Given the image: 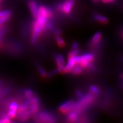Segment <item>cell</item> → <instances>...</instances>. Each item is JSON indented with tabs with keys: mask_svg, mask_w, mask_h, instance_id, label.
Here are the masks:
<instances>
[{
	"mask_svg": "<svg viewBox=\"0 0 123 123\" xmlns=\"http://www.w3.org/2000/svg\"><path fill=\"white\" fill-rule=\"evenodd\" d=\"M47 19L48 18L46 17L38 14L36 20L34 22L32 28V34L31 37V42L33 44L36 43L40 35L45 30Z\"/></svg>",
	"mask_w": 123,
	"mask_h": 123,
	"instance_id": "obj_1",
	"label": "cell"
},
{
	"mask_svg": "<svg viewBox=\"0 0 123 123\" xmlns=\"http://www.w3.org/2000/svg\"><path fill=\"white\" fill-rule=\"evenodd\" d=\"M96 99V96L92 93L91 92L84 94L83 96L79 101L75 102L73 111H75L78 112H81L83 110H85L86 107L92 104Z\"/></svg>",
	"mask_w": 123,
	"mask_h": 123,
	"instance_id": "obj_2",
	"label": "cell"
},
{
	"mask_svg": "<svg viewBox=\"0 0 123 123\" xmlns=\"http://www.w3.org/2000/svg\"><path fill=\"white\" fill-rule=\"evenodd\" d=\"M34 119L38 123H54L55 118L53 115L48 112L43 111L38 113H35Z\"/></svg>",
	"mask_w": 123,
	"mask_h": 123,
	"instance_id": "obj_3",
	"label": "cell"
},
{
	"mask_svg": "<svg viewBox=\"0 0 123 123\" xmlns=\"http://www.w3.org/2000/svg\"><path fill=\"white\" fill-rule=\"evenodd\" d=\"M53 56L55 63L57 66V68L59 73L64 74V67L65 62H64L63 56L62 54H56L55 53H53Z\"/></svg>",
	"mask_w": 123,
	"mask_h": 123,
	"instance_id": "obj_4",
	"label": "cell"
},
{
	"mask_svg": "<svg viewBox=\"0 0 123 123\" xmlns=\"http://www.w3.org/2000/svg\"><path fill=\"white\" fill-rule=\"evenodd\" d=\"M75 101L73 100H68L61 104L59 107V111L61 113L67 114L74 110Z\"/></svg>",
	"mask_w": 123,
	"mask_h": 123,
	"instance_id": "obj_5",
	"label": "cell"
},
{
	"mask_svg": "<svg viewBox=\"0 0 123 123\" xmlns=\"http://www.w3.org/2000/svg\"><path fill=\"white\" fill-rule=\"evenodd\" d=\"M76 0H66L62 3L61 12L66 14H68L71 13L74 5Z\"/></svg>",
	"mask_w": 123,
	"mask_h": 123,
	"instance_id": "obj_6",
	"label": "cell"
},
{
	"mask_svg": "<svg viewBox=\"0 0 123 123\" xmlns=\"http://www.w3.org/2000/svg\"><path fill=\"white\" fill-rule=\"evenodd\" d=\"M101 39H102V34L100 31H97L92 35L91 38L89 42V46L92 48L96 47L98 46H99Z\"/></svg>",
	"mask_w": 123,
	"mask_h": 123,
	"instance_id": "obj_7",
	"label": "cell"
},
{
	"mask_svg": "<svg viewBox=\"0 0 123 123\" xmlns=\"http://www.w3.org/2000/svg\"><path fill=\"white\" fill-rule=\"evenodd\" d=\"M38 14L46 17L47 18H51L53 17V12L49 7L42 5L39 7Z\"/></svg>",
	"mask_w": 123,
	"mask_h": 123,
	"instance_id": "obj_8",
	"label": "cell"
},
{
	"mask_svg": "<svg viewBox=\"0 0 123 123\" xmlns=\"http://www.w3.org/2000/svg\"><path fill=\"white\" fill-rule=\"evenodd\" d=\"M29 7L33 16L35 18H37L38 15V9H39L37 2L34 0H31L29 2Z\"/></svg>",
	"mask_w": 123,
	"mask_h": 123,
	"instance_id": "obj_9",
	"label": "cell"
},
{
	"mask_svg": "<svg viewBox=\"0 0 123 123\" xmlns=\"http://www.w3.org/2000/svg\"><path fill=\"white\" fill-rule=\"evenodd\" d=\"M79 113L75 111H72L68 113H67V121L69 123H74L76 122L79 119Z\"/></svg>",
	"mask_w": 123,
	"mask_h": 123,
	"instance_id": "obj_10",
	"label": "cell"
},
{
	"mask_svg": "<svg viewBox=\"0 0 123 123\" xmlns=\"http://www.w3.org/2000/svg\"><path fill=\"white\" fill-rule=\"evenodd\" d=\"M32 113H31L30 110H27L24 112H21V113L17 114V119L21 121H25L30 119Z\"/></svg>",
	"mask_w": 123,
	"mask_h": 123,
	"instance_id": "obj_11",
	"label": "cell"
},
{
	"mask_svg": "<svg viewBox=\"0 0 123 123\" xmlns=\"http://www.w3.org/2000/svg\"><path fill=\"white\" fill-rule=\"evenodd\" d=\"M93 18L95 21L103 24H107L109 22V20L107 17L99 14V13H94L93 14Z\"/></svg>",
	"mask_w": 123,
	"mask_h": 123,
	"instance_id": "obj_12",
	"label": "cell"
},
{
	"mask_svg": "<svg viewBox=\"0 0 123 123\" xmlns=\"http://www.w3.org/2000/svg\"><path fill=\"white\" fill-rule=\"evenodd\" d=\"M83 70V68L80 66L79 65V64H77V65H75L73 67L70 73L74 75H79L82 73Z\"/></svg>",
	"mask_w": 123,
	"mask_h": 123,
	"instance_id": "obj_13",
	"label": "cell"
},
{
	"mask_svg": "<svg viewBox=\"0 0 123 123\" xmlns=\"http://www.w3.org/2000/svg\"><path fill=\"white\" fill-rule=\"evenodd\" d=\"M89 90H90V92L93 93L96 96H99L100 93V89L99 87L98 86L94 85V84L90 86V88H89Z\"/></svg>",
	"mask_w": 123,
	"mask_h": 123,
	"instance_id": "obj_14",
	"label": "cell"
},
{
	"mask_svg": "<svg viewBox=\"0 0 123 123\" xmlns=\"http://www.w3.org/2000/svg\"><path fill=\"white\" fill-rule=\"evenodd\" d=\"M55 37L56 42L58 46L61 47V48H63V47H65L66 42L63 39V38L61 37V35H55Z\"/></svg>",
	"mask_w": 123,
	"mask_h": 123,
	"instance_id": "obj_15",
	"label": "cell"
},
{
	"mask_svg": "<svg viewBox=\"0 0 123 123\" xmlns=\"http://www.w3.org/2000/svg\"><path fill=\"white\" fill-rule=\"evenodd\" d=\"M36 66L37 67L40 75H41V76L42 78H46V77H47V73H46V70H44V68H43L42 66L40 65L39 63H36Z\"/></svg>",
	"mask_w": 123,
	"mask_h": 123,
	"instance_id": "obj_16",
	"label": "cell"
},
{
	"mask_svg": "<svg viewBox=\"0 0 123 123\" xmlns=\"http://www.w3.org/2000/svg\"><path fill=\"white\" fill-rule=\"evenodd\" d=\"M39 103L31 104V105L29 106V110H30V112L32 114H35V113H36L38 111V110L39 109Z\"/></svg>",
	"mask_w": 123,
	"mask_h": 123,
	"instance_id": "obj_17",
	"label": "cell"
},
{
	"mask_svg": "<svg viewBox=\"0 0 123 123\" xmlns=\"http://www.w3.org/2000/svg\"><path fill=\"white\" fill-rule=\"evenodd\" d=\"M24 95L27 99H29L34 96L35 93L33 90L30 89H26L24 91Z\"/></svg>",
	"mask_w": 123,
	"mask_h": 123,
	"instance_id": "obj_18",
	"label": "cell"
},
{
	"mask_svg": "<svg viewBox=\"0 0 123 123\" xmlns=\"http://www.w3.org/2000/svg\"><path fill=\"white\" fill-rule=\"evenodd\" d=\"M12 15V12L10 10H6L0 12V18L3 17H9L10 18Z\"/></svg>",
	"mask_w": 123,
	"mask_h": 123,
	"instance_id": "obj_19",
	"label": "cell"
},
{
	"mask_svg": "<svg viewBox=\"0 0 123 123\" xmlns=\"http://www.w3.org/2000/svg\"><path fill=\"white\" fill-rule=\"evenodd\" d=\"M80 53L79 49H73L71 51H70L68 54V58L73 57V56H75L76 55H79Z\"/></svg>",
	"mask_w": 123,
	"mask_h": 123,
	"instance_id": "obj_20",
	"label": "cell"
},
{
	"mask_svg": "<svg viewBox=\"0 0 123 123\" xmlns=\"http://www.w3.org/2000/svg\"><path fill=\"white\" fill-rule=\"evenodd\" d=\"M16 111L10 110L7 112V116L10 119H13L16 116Z\"/></svg>",
	"mask_w": 123,
	"mask_h": 123,
	"instance_id": "obj_21",
	"label": "cell"
},
{
	"mask_svg": "<svg viewBox=\"0 0 123 123\" xmlns=\"http://www.w3.org/2000/svg\"><path fill=\"white\" fill-rule=\"evenodd\" d=\"M18 105L17 103H16L15 102H13L12 103H10V105H9V110L15 111L17 112V109H18Z\"/></svg>",
	"mask_w": 123,
	"mask_h": 123,
	"instance_id": "obj_22",
	"label": "cell"
},
{
	"mask_svg": "<svg viewBox=\"0 0 123 123\" xmlns=\"http://www.w3.org/2000/svg\"><path fill=\"white\" fill-rule=\"evenodd\" d=\"M58 73H59V71H58V68L54 69V70L51 71L50 73H47V77L53 76H54L55 74H56Z\"/></svg>",
	"mask_w": 123,
	"mask_h": 123,
	"instance_id": "obj_23",
	"label": "cell"
},
{
	"mask_svg": "<svg viewBox=\"0 0 123 123\" xmlns=\"http://www.w3.org/2000/svg\"><path fill=\"white\" fill-rule=\"evenodd\" d=\"M75 94H76V97L79 99L82 98L83 96L84 95V93H83V92L81 91V90H78L76 91V92H75Z\"/></svg>",
	"mask_w": 123,
	"mask_h": 123,
	"instance_id": "obj_24",
	"label": "cell"
},
{
	"mask_svg": "<svg viewBox=\"0 0 123 123\" xmlns=\"http://www.w3.org/2000/svg\"><path fill=\"white\" fill-rule=\"evenodd\" d=\"M46 29H48L49 30H54L53 25L52 24V22H49V21L48 22V21H47V24H46Z\"/></svg>",
	"mask_w": 123,
	"mask_h": 123,
	"instance_id": "obj_25",
	"label": "cell"
},
{
	"mask_svg": "<svg viewBox=\"0 0 123 123\" xmlns=\"http://www.w3.org/2000/svg\"><path fill=\"white\" fill-rule=\"evenodd\" d=\"M10 18L9 17H3V18H0V25H2L3 24H5L6 22H7L8 20H9Z\"/></svg>",
	"mask_w": 123,
	"mask_h": 123,
	"instance_id": "obj_26",
	"label": "cell"
},
{
	"mask_svg": "<svg viewBox=\"0 0 123 123\" xmlns=\"http://www.w3.org/2000/svg\"><path fill=\"white\" fill-rule=\"evenodd\" d=\"M72 49H79V44L78 42H74L72 43Z\"/></svg>",
	"mask_w": 123,
	"mask_h": 123,
	"instance_id": "obj_27",
	"label": "cell"
},
{
	"mask_svg": "<svg viewBox=\"0 0 123 123\" xmlns=\"http://www.w3.org/2000/svg\"><path fill=\"white\" fill-rule=\"evenodd\" d=\"M54 31L55 35H61L62 34V31L59 29H55V30H54Z\"/></svg>",
	"mask_w": 123,
	"mask_h": 123,
	"instance_id": "obj_28",
	"label": "cell"
},
{
	"mask_svg": "<svg viewBox=\"0 0 123 123\" xmlns=\"http://www.w3.org/2000/svg\"><path fill=\"white\" fill-rule=\"evenodd\" d=\"M101 1L103 3H104V4H108V3H109L108 0H101Z\"/></svg>",
	"mask_w": 123,
	"mask_h": 123,
	"instance_id": "obj_29",
	"label": "cell"
},
{
	"mask_svg": "<svg viewBox=\"0 0 123 123\" xmlns=\"http://www.w3.org/2000/svg\"><path fill=\"white\" fill-rule=\"evenodd\" d=\"M121 37H122L123 39V29L121 30Z\"/></svg>",
	"mask_w": 123,
	"mask_h": 123,
	"instance_id": "obj_30",
	"label": "cell"
},
{
	"mask_svg": "<svg viewBox=\"0 0 123 123\" xmlns=\"http://www.w3.org/2000/svg\"><path fill=\"white\" fill-rule=\"evenodd\" d=\"M92 1H93V2H95V3H97V2H98L99 1V0H92Z\"/></svg>",
	"mask_w": 123,
	"mask_h": 123,
	"instance_id": "obj_31",
	"label": "cell"
},
{
	"mask_svg": "<svg viewBox=\"0 0 123 123\" xmlns=\"http://www.w3.org/2000/svg\"><path fill=\"white\" fill-rule=\"evenodd\" d=\"M108 1H109V3H112L114 2L115 0H108Z\"/></svg>",
	"mask_w": 123,
	"mask_h": 123,
	"instance_id": "obj_32",
	"label": "cell"
},
{
	"mask_svg": "<svg viewBox=\"0 0 123 123\" xmlns=\"http://www.w3.org/2000/svg\"><path fill=\"white\" fill-rule=\"evenodd\" d=\"M2 1V0H0V1Z\"/></svg>",
	"mask_w": 123,
	"mask_h": 123,
	"instance_id": "obj_33",
	"label": "cell"
},
{
	"mask_svg": "<svg viewBox=\"0 0 123 123\" xmlns=\"http://www.w3.org/2000/svg\"></svg>",
	"mask_w": 123,
	"mask_h": 123,
	"instance_id": "obj_34",
	"label": "cell"
}]
</instances>
